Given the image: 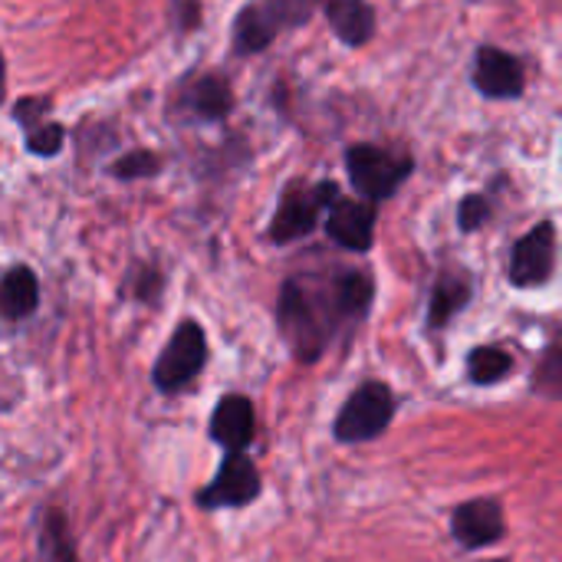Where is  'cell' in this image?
<instances>
[{"instance_id":"8","label":"cell","mask_w":562,"mask_h":562,"mask_svg":"<svg viewBox=\"0 0 562 562\" xmlns=\"http://www.w3.org/2000/svg\"><path fill=\"white\" fill-rule=\"evenodd\" d=\"M260 497V474L247 454H227L214 481L198 494V504L207 510L221 507H247Z\"/></svg>"},{"instance_id":"19","label":"cell","mask_w":562,"mask_h":562,"mask_svg":"<svg viewBox=\"0 0 562 562\" xmlns=\"http://www.w3.org/2000/svg\"><path fill=\"white\" fill-rule=\"evenodd\" d=\"M161 168H165V161H161L158 151H151V148H132V151H125L122 158H115L109 165V175L119 178V181H142V178L161 175Z\"/></svg>"},{"instance_id":"22","label":"cell","mask_w":562,"mask_h":562,"mask_svg":"<svg viewBox=\"0 0 562 562\" xmlns=\"http://www.w3.org/2000/svg\"><path fill=\"white\" fill-rule=\"evenodd\" d=\"M491 217V204H487V198L484 194H468L461 204H458V224H461V231L464 234H471V231H477V227H484V221Z\"/></svg>"},{"instance_id":"23","label":"cell","mask_w":562,"mask_h":562,"mask_svg":"<svg viewBox=\"0 0 562 562\" xmlns=\"http://www.w3.org/2000/svg\"><path fill=\"white\" fill-rule=\"evenodd\" d=\"M171 23L178 33H191L201 26V0H171Z\"/></svg>"},{"instance_id":"9","label":"cell","mask_w":562,"mask_h":562,"mask_svg":"<svg viewBox=\"0 0 562 562\" xmlns=\"http://www.w3.org/2000/svg\"><path fill=\"white\" fill-rule=\"evenodd\" d=\"M474 89L487 99H520L527 89V69L514 53L481 46L474 56Z\"/></svg>"},{"instance_id":"20","label":"cell","mask_w":562,"mask_h":562,"mask_svg":"<svg viewBox=\"0 0 562 562\" xmlns=\"http://www.w3.org/2000/svg\"><path fill=\"white\" fill-rule=\"evenodd\" d=\"M507 372H514V359H510L504 349L481 346V349H474L471 359H468V375H471L477 385H494V382H501Z\"/></svg>"},{"instance_id":"13","label":"cell","mask_w":562,"mask_h":562,"mask_svg":"<svg viewBox=\"0 0 562 562\" xmlns=\"http://www.w3.org/2000/svg\"><path fill=\"white\" fill-rule=\"evenodd\" d=\"M451 533L468 550H484L504 537V510L497 501L461 504L451 517Z\"/></svg>"},{"instance_id":"6","label":"cell","mask_w":562,"mask_h":562,"mask_svg":"<svg viewBox=\"0 0 562 562\" xmlns=\"http://www.w3.org/2000/svg\"><path fill=\"white\" fill-rule=\"evenodd\" d=\"M204 362H207V336H204L201 323L184 319L175 329V336L168 339L165 352L158 356L151 379L161 392L171 395V392L188 389L198 379V372L204 369Z\"/></svg>"},{"instance_id":"3","label":"cell","mask_w":562,"mask_h":562,"mask_svg":"<svg viewBox=\"0 0 562 562\" xmlns=\"http://www.w3.org/2000/svg\"><path fill=\"white\" fill-rule=\"evenodd\" d=\"M412 171H415L412 155H395L369 142H359L346 151V175L369 204L389 201L412 178Z\"/></svg>"},{"instance_id":"15","label":"cell","mask_w":562,"mask_h":562,"mask_svg":"<svg viewBox=\"0 0 562 562\" xmlns=\"http://www.w3.org/2000/svg\"><path fill=\"white\" fill-rule=\"evenodd\" d=\"M323 10H326L333 33L346 46L359 49V46L372 43L379 16H375V7L369 0H323Z\"/></svg>"},{"instance_id":"5","label":"cell","mask_w":562,"mask_h":562,"mask_svg":"<svg viewBox=\"0 0 562 562\" xmlns=\"http://www.w3.org/2000/svg\"><path fill=\"white\" fill-rule=\"evenodd\" d=\"M392 418H395L392 389L382 382H366L346 398V405L336 418V438L346 445L372 441L392 425Z\"/></svg>"},{"instance_id":"16","label":"cell","mask_w":562,"mask_h":562,"mask_svg":"<svg viewBox=\"0 0 562 562\" xmlns=\"http://www.w3.org/2000/svg\"><path fill=\"white\" fill-rule=\"evenodd\" d=\"M40 303V283L30 267H13L0 280V316L16 323L26 319Z\"/></svg>"},{"instance_id":"12","label":"cell","mask_w":562,"mask_h":562,"mask_svg":"<svg viewBox=\"0 0 562 562\" xmlns=\"http://www.w3.org/2000/svg\"><path fill=\"white\" fill-rule=\"evenodd\" d=\"M13 119H16V125L23 128V145H26L30 155H36V158H53V155H59L63 138H66V128H63L59 122L49 119V99L23 95V99L13 105Z\"/></svg>"},{"instance_id":"7","label":"cell","mask_w":562,"mask_h":562,"mask_svg":"<svg viewBox=\"0 0 562 562\" xmlns=\"http://www.w3.org/2000/svg\"><path fill=\"white\" fill-rule=\"evenodd\" d=\"M557 270V227L553 221H540L533 231H527L514 250H510V263H507V277L514 286H543Z\"/></svg>"},{"instance_id":"25","label":"cell","mask_w":562,"mask_h":562,"mask_svg":"<svg viewBox=\"0 0 562 562\" xmlns=\"http://www.w3.org/2000/svg\"><path fill=\"white\" fill-rule=\"evenodd\" d=\"M7 102V63H3V53H0V105Z\"/></svg>"},{"instance_id":"17","label":"cell","mask_w":562,"mask_h":562,"mask_svg":"<svg viewBox=\"0 0 562 562\" xmlns=\"http://www.w3.org/2000/svg\"><path fill=\"white\" fill-rule=\"evenodd\" d=\"M471 300V280L464 273H441L435 290H431V306H428V326L441 329L458 316Z\"/></svg>"},{"instance_id":"24","label":"cell","mask_w":562,"mask_h":562,"mask_svg":"<svg viewBox=\"0 0 562 562\" xmlns=\"http://www.w3.org/2000/svg\"><path fill=\"white\" fill-rule=\"evenodd\" d=\"M560 366H562L560 346H550L547 362H543V372H537V385H543V392H547V395H553V398H560V379H562Z\"/></svg>"},{"instance_id":"11","label":"cell","mask_w":562,"mask_h":562,"mask_svg":"<svg viewBox=\"0 0 562 562\" xmlns=\"http://www.w3.org/2000/svg\"><path fill=\"white\" fill-rule=\"evenodd\" d=\"M178 105L198 122H224L234 112V86L224 72H201L184 82Z\"/></svg>"},{"instance_id":"2","label":"cell","mask_w":562,"mask_h":562,"mask_svg":"<svg viewBox=\"0 0 562 562\" xmlns=\"http://www.w3.org/2000/svg\"><path fill=\"white\" fill-rule=\"evenodd\" d=\"M277 323L300 362H316L323 356L329 339V316L300 280L283 283L277 303Z\"/></svg>"},{"instance_id":"4","label":"cell","mask_w":562,"mask_h":562,"mask_svg":"<svg viewBox=\"0 0 562 562\" xmlns=\"http://www.w3.org/2000/svg\"><path fill=\"white\" fill-rule=\"evenodd\" d=\"M339 198V184L336 181H319V184H306V181H290L280 194L277 214L270 221V240L273 244H293L300 237H306L316 224L319 214Z\"/></svg>"},{"instance_id":"21","label":"cell","mask_w":562,"mask_h":562,"mask_svg":"<svg viewBox=\"0 0 562 562\" xmlns=\"http://www.w3.org/2000/svg\"><path fill=\"white\" fill-rule=\"evenodd\" d=\"M43 550H46V557L53 562H72L69 537H66V520H63L59 514H49V520H46Z\"/></svg>"},{"instance_id":"10","label":"cell","mask_w":562,"mask_h":562,"mask_svg":"<svg viewBox=\"0 0 562 562\" xmlns=\"http://www.w3.org/2000/svg\"><path fill=\"white\" fill-rule=\"evenodd\" d=\"M375 207L369 201H346L336 198L329 204V217H326V234L356 254H366L375 244Z\"/></svg>"},{"instance_id":"18","label":"cell","mask_w":562,"mask_h":562,"mask_svg":"<svg viewBox=\"0 0 562 562\" xmlns=\"http://www.w3.org/2000/svg\"><path fill=\"white\" fill-rule=\"evenodd\" d=\"M372 296H375V283L372 277L352 270V273H342L336 280V290H333V310L336 316H346V319H362L369 310H372Z\"/></svg>"},{"instance_id":"14","label":"cell","mask_w":562,"mask_h":562,"mask_svg":"<svg viewBox=\"0 0 562 562\" xmlns=\"http://www.w3.org/2000/svg\"><path fill=\"white\" fill-rule=\"evenodd\" d=\"M254 405L244 395H227L217 402L214 415H211V438L227 451V454H244V448H250L254 441Z\"/></svg>"},{"instance_id":"1","label":"cell","mask_w":562,"mask_h":562,"mask_svg":"<svg viewBox=\"0 0 562 562\" xmlns=\"http://www.w3.org/2000/svg\"><path fill=\"white\" fill-rule=\"evenodd\" d=\"M323 0H254L237 10L231 43L237 56L263 53L283 30H296L310 23Z\"/></svg>"}]
</instances>
